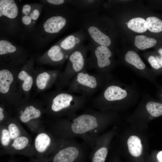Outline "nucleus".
Segmentation results:
<instances>
[{"label": "nucleus", "mask_w": 162, "mask_h": 162, "mask_svg": "<svg viewBox=\"0 0 162 162\" xmlns=\"http://www.w3.org/2000/svg\"><path fill=\"white\" fill-rule=\"evenodd\" d=\"M105 122L103 116L83 114L56 122L52 124L51 131L57 137L69 139L80 137L89 144L99 136Z\"/></svg>", "instance_id": "obj_1"}, {"label": "nucleus", "mask_w": 162, "mask_h": 162, "mask_svg": "<svg viewBox=\"0 0 162 162\" xmlns=\"http://www.w3.org/2000/svg\"><path fill=\"white\" fill-rule=\"evenodd\" d=\"M59 138L55 150L40 162H77L83 154L82 147L72 139Z\"/></svg>", "instance_id": "obj_2"}, {"label": "nucleus", "mask_w": 162, "mask_h": 162, "mask_svg": "<svg viewBox=\"0 0 162 162\" xmlns=\"http://www.w3.org/2000/svg\"><path fill=\"white\" fill-rule=\"evenodd\" d=\"M40 127L32 144V162H40L46 158L56 149L59 141L52 132Z\"/></svg>", "instance_id": "obj_3"}, {"label": "nucleus", "mask_w": 162, "mask_h": 162, "mask_svg": "<svg viewBox=\"0 0 162 162\" xmlns=\"http://www.w3.org/2000/svg\"><path fill=\"white\" fill-rule=\"evenodd\" d=\"M140 94L135 85L120 83L108 86L103 95L105 100L109 103L125 104L137 100Z\"/></svg>", "instance_id": "obj_4"}, {"label": "nucleus", "mask_w": 162, "mask_h": 162, "mask_svg": "<svg viewBox=\"0 0 162 162\" xmlns=\"http://www.w3.org/2000/svg\"><path fill=\"white\" fill-rule=\"evenodd\" d=\"M31 142L30 136L27 133L24 134L12 140L8 147L2 151L1 154H20L28 156L32 159L34 154Z\"/></svg>", "instance_id": "obj_5"}, {"label": "nucleus", "mask_w": 162, "mask_h": 162, "mask_svg": "<svg viewBox=\"0 0 162 162\" xmlns=\"http://www.w3.org/2000/svg\"><path fill=\"white\" fill-rule=\"evenodd\" d=\"M42 115L40 110L35 106L28 105L20 111L19 119L33 132L37 131L40 128V119Z\"/></svg>", "instance_id": "obj_6"}, {"label": "nucleus", "mask_w": 162, "mask_h": 162, "mask_svg": "<svg viewBox=\"0 0 162 162\" xmlns=\"http://www.w3.org/2000/svg\"><path fill=\"white\" fill-rule=\"evenodd\" d=\"M124 61L133 68L134 71L139 76L152 82H154V76L152 72L147 68L139 55L135 52L130 50L124 56Z\"/></svg>", "instance_id": "obj_7"}, {"label": "nucleus", "mask_w": 162, "mask_h": 162, "mask_svg": "<svg viewBox=\"0 0 162 162\" xmlns=\"http://www.w3.org/2000/svg\"><path fill=\"white\" fill-rule=\"evenodd\" d=\"M88 47L91 50L99 68L104 69L110 66L112 54L109 47L95 44L91 42Z\"/></svg>", "instance_id": "obj_8"}, {"label": "nucleus", "mask_w": 162, "mask_h": 162, "mask_svg": "<svg viewBox=\"0 0 162 162\" xmlns=\"http://www.w3.org/2000/svg\"><path fill=\"white\" fill-rule=\"evenodd\" d=\"M105 136H98L89 144L92 147V162H105L108 152Z\"/></svg>", "instance_id": "obj_9"}, {"label": "nucleus", "mask_w": 162, "mask_h": 162, "mask_svg": "<svg viewBox=\"0 0 162 162\" xmlns=\"http://www.w3.org/2000/svg\"><path fill=\"white\" fill-rule=\"evenodd\" d=\"M87 37L86 33L80 29L62 40L60 46L62 50L72 52L83 44Z\"/></svg>", "instance_id": "obj_10"}, {"label": "nucleus", "mask_w": 162, "mask_h": 162, "mask_svg": "<svg viewBox=\"0 0 162 162\" xmlns=\"http://www.w3.org/2000/svg\"><path fill=\"white\" fill-rule=\"evenodd\" d=\"M73 99L72 96L67 93H62L57 95L52 101L50 106L51 111L56 113L70 111V109L74 108L71 104Z\"/></svg>", "instance_id": "obj_11"}, {"label": "nucleus", "mask_w": 162, "mask_h": 162, "mask_svg": "<svg viewBox=\"0 0 162 162\" xmlns=\"http://www.w3.org/2000/svg\"><path fill=\"white\" fill-rule=\"evenodd\" d=\"M87 48L82 44L71 53L69 60L75 72H79L83 68L85 62L84 54Z\"/></svg>", "instance_id": "obj_12"}, {"label": "nucleus", "mask_w": 162, "mask_h": 162, "mask_svg": "<svg viewBox=\"0 0 162 162\" xmlns=\"http://www.w3.org/2000/svg\"><path fill=\"white\" fill-rule=\"evenodd\" d=\"M67 23L66 18L61 16H53L48 19L44 23L45 31L51 34L59 32Z\"/></svg>", "instance_id": "obj_13"}, {"label": "nucleus", "mask_w": 162, "mask_h": 162, "mask_svg": "<svg viewBox=\"0 0 162 162\" xmlns=\"http://www.w3.org/2000/svg\"><path fill=\"white\" fill-rule=\"evenodd\" d=\"M18 13L17 7L13 0L0 1V16H5L10 18L14 19Z\"/></svg>", "instance_id": "obj_14"}, {"label": "nucleus", "mask_w": 162, "mask_h": 162, "mask_svg": "<svg viewBox=\"0 0 162 162\" xmlns=\"http://www.w3.org/2000/svg\"><path fill=\"white\" fill-rule=\"evenodd\" d=\"M70 2L77 10H82L87 12L98 10L101 4V1L97 0H72Z\"/></svg>", "instance_id": "obj_15"}, {"label": "nucleus", "mask_w": 162, "mask_h": 162, "mask_svg": "<svg viewBox=\"0 0 162 162\" xmlns=\"http://www.w3.org/2000/svg\"><path fill=\"white\" fill-rule=\"evenodd\" d=\"M145 103L146 109L153 117H158L162 115V104L151 100L148 94L143 95L142 97Z\"/></svg>", "instance_id": "obj_16"}, {"label": "nucleus", "mask_w": 162, "mask_h": 162, "mask_svg": "<svg viewBox=\"0 0 162 162\" xmlns=\"http://www.w3.org/2000/svg\"><path fill=\"white\" fill-rule=\"evenodd\" d=\"M14 76L9 70L3 69L0 71V92L2 94L7 93L13 82Z\"/></svg>", "instance_id": "obj_17"}, {"label": "nucleus", "mask_w": 162, "mask_h": 162, "mask_svg": "<svg viewBox=\"0 0 162 162\" xmlns=\"http://www.w3.org/2000/svg\"><path fill=\"white\" fill-rule=\"evenodd\" d=\"M129 152L135 157H138L141 154L142 146L140 139L137 136L133 135L130 136L127 141Z\"/></svg>", "instance_id": "obj_18"}, {"label": "nucleus", "mask_w": 162, "mask_h": 162, "mask_svg": "<svg viewBox=\"0 0 162 162\" xmlns=\"http://www.w3.org/2000/svg\"><path fill=\"white\" fill-rule=\"evenodd\" d=\"M157 43L156 39L143 35H139L135 37L134 44L139 49L144 50L154 46Z\"/></svg>", "instance_id": "obj_19"}, {"label": "nucleus", "mask_w": 162, "mask_h": 162, "mask_svg": "<svg viewBox=\"0 0 162 162\" xmlns=\"http://www.w3.org/2000/svg\"><path fill=\"white\" fill-rule=\"evenodd\" d=\"M6 124L10 133L12 140L26 133L18 122L15 120H7Z\"/></svg>", "instance_id": "obj_20"}, {"label": "nucleus", "mask_w": 162, "mask_h": 162, "mask_svg": "<svg viewBox=\"0 0 162 162\" xmlns=\"http://www.w3.org/2000/svg\"><path fill=\"white\" fill-rule=\"evenodd\" d=\"M128 27L137 33H143L147 29L146 21L143 18L136 17L130 20L127 24Z\"/></svg>", "instance_id": "obj_21"}, {"label": "nucleus", "mask_w": 162, "mask_h": 162, "mask_svg": "<svg viewBox=\"0 0 162 162\" xmlns=\"http://www.w3.org/2000/svg\"><path fill=\"white\" fill-rule=\"evenodd\" d=\"M147 29L151 32L157 34L162 33V20L158 17L152 16L146 20Z\"/></svg>", "instance_id": "obj_22"}, {"label": "nucleus", "mask_w": 162, "mask_h": 162, "mask_svg": "<svg viewBox=\"0 0 162 162\" xmlns=\"http://www.w3.org/2000/svg\"><path fill=\"white\" fill-rule=\"evenodd\" d=\"M77 80L80 84L92 88H95L97 86L95 78L86 73H79L77 76Z\"/></svg>", "instance_id": "obj_23"}, {"label": "nucleus", "mask_w": 162, "mask_h": 162, "mask_svg": "<svg viewBox=\"0 0 162 162\" xmlns=\"http://www.w3.org/2000/svg\"><path fill=\"white\" fill-rule=\"evenodd\" d=\"M12 140L6 125L4 123L0 124V142L2 151L10 146Z\"/></svg>", "instance_id": "obj_24"}, {"label": "nucleus", "mask_w": 162, "mask_h": 162, "mask_svg": "<svg viewBox=\"0 0 162 162\" xmlns=\"http://www.w3.org/2000/svg\"><path fill=\"white\" fill-rule=\"evenodd\" d=\"M157 54L151 55L147 58V61L153 69L158 71L162 69V47L158 49Z\"/></svg>", "instance_id": "obj_25"}, {"label": "nucleus", "mask_w": 162, "mask_h": 162, "mask_svg": "<svg viewBox=\"0 0 162 162\" xmlns=\"http://www.w3.org/2000/svg\"><path fill=\"white\" fill-rule=\"evenodd\" d=\"M18 79L22 82V89L25 92L29 91L33 84L32 77L25 70H21L18 75Z\"/></svg>", "instance_id": "obj_26"}, {"label": "nucleus", "mask_w": 162, "mask_h": 162, "mask_svg": "<svg viewBox=\"0 0 162 162\" xmlns=\"http://www.w3.org/2000/svg\"><path fill=\"white\" fill-rule=\"evenodd\" d=\"M48 55L51 60L54 62H59L64 58V53L59 45H54L52 47L48 52Z\"/></svg>", "instance_id": "obj_27"}, {"label": "nucleus", "mask_w": 162, "mask_h": 162, "mask_svg": "<svg viewBox=\"0 0 162 162\" xmlns=\"http://www.w3.org/2000/svg\"><path fill=\"white\" fill-rule=\"evenodd\" d=\"M50 78V75L46 72L39 74L36 79V84L37 87L40 90L44 89Z\"/></svg>", "instance_id": "obj_28"}, {"label": "nucleus", "mask_w": 162, "mask_h": 162, "mask_svg": "<svg viewBox=\"0 0 162 162\" xmlns=\"http://www.w3.org/2000/svg\"><path fill=\"white\" fill-rule=\"evenodd\" d=\"M16 50V47L10 42L5 40L0 41V55H2L15 52Z\"/></svg>", "instance_id": "obj_29"}, {"label": "nucleus", "mask_w": 162, "mask_h": 162, "mask_svg": "<svg viewBox=\"0 0 162 162\" xmlns=\"http://www.w3.org/2000/svg\"><path fill=\"white\" fill-rule=\"evenodd\" d=\"M39 15V11L37 9H35L31 13L30 17L31 19L36 20L38 18Z\"/></svg>", "instance_id": "obj_30"}, {"label": "nucleus", "mask_w": 162, "mask_h": 162, "mask_svg": "<svg viewBox=\"0 0 162 162\" xmlns=\"http://www.w3.org/2000/svg\"><path fill=\"white\" fill-rule=\"evenodd\" d=\"M5 115L4 108L2 106L0 107V124L4 123L5 120Z\"/></svg>", "instance_id": "obj_31"}, {"label": "nucleus", "mask_w": 162, "mask_h": 162, "mask_svg": "<svg viewBox=\"0 0 162 162\" xmlns=\"http://www.w3.org/2000/svg\"><path fill=\"white\" fill-rule=\"evenodd\" d=\"M22 21L24 24L28 25L30 24L31 22V18L28 16H25L22 18Z\"/></svg>", "instance_id": "obj_32"}, {"label": "nucleus", "mask_w": 162, "mask_h": 162, "mask_svg": "<svg viewBox=\"0 0 162 162\" xmlns=\"http://www.w3.org/2000/svg\"><path fill=\"white\" fill-rule=\"evenodd\" d=\"M47 1L51 4L56 5L62 4L64 2V0H47Z\"/></svg>", "instance_id": "obj_33"}, {"label": "nucleus", "mask_w": 162, "mask_h": 162, "mask_svg": "<svg viewBox=\"0 0 162 162\" xmlns=\"http://www.w3.org/2000/svg\"><path fill=\"white\" fill-rule=\"evenodd\" d=\"M31 9V7L29 5L26 4L23 7L22 12L23 14L27 15L29 13Z\"/></svg>", "instance_id": "obj_34"}, {"label": "nucleus", "mask_w": 162, "mask_h": 162, "mask_svg": "<svg viewBox=\"0 0 162 162\" xmlns=\"http://www.w3.org/2000/svg\"><path fill=\"white\" fill-rule=\"evenodd\" d=\"M157 158L160 162H162V151L159 152L157 155Z\"/></svg>", "instance_id": "obj_35"}, {"label": "nucleus", "mask_w": 162, "mask_h": 162, "mask_svg": "<svg viewBox=\"0 0 162 162\" xmlns=\"http://www.w3.org/2000/svg\"><path fill=\"white\" fill-rule=\"evenodd\" d=\"M8 162H15L13 160H10Z\"/></svg>", "instance_id": "obj_36"}, {"label": "nucleus", "mask_w": 162, "mask_h": 162, "mask_svg": "<svg viewBox=\"0 0 162 162\" xmlns=\"http://www.w3.org/2000/svg\"><path fill=\"white\" fill-rule=\"evenodd\" d=\"M128 24V22H126V24Z\"/></svg>", "instance_id": "obj_37"}, {"label": "nucleus", "mask_w": 162, "mask_h": 162, "mask_svg": "<svg viewBox=\"0 0 162 162\" xmlns=\"http://www.w3.org/2000/svg\"><path fill=\"white\" fill-rule=\"evenodd\" d=\"M161 97H162V93H161Z\"/></svg>", "instance_id": "obj_38"}, {"label": "nucleus", "mask_w": 162, "mask_h": 162, "mask_svg": "<svg viewBox=\"0 0 162 162\" xmlns=\"http://www.w3.org/2000/svg\"></svg>", "instance_id": "obj_39"}]
</instances>
